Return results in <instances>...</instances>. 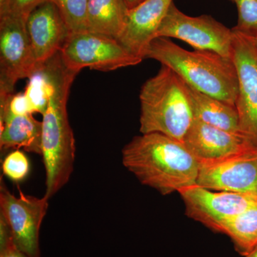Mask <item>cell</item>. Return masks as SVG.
<instances>
[{
    "label": "cell",
    "mask_w": 257,
    "mask_h": 257,
    "mask_svg": "<svg viewBox=\"0 0 257 257\" xmlns=\"http://www.w3.org/2000/svg\"><path fill=\"white\" fill-rule=\"evenodd\" d=\"M52 86L42 114V157L46 173L45 197L50 199L67 184L74 170L75 140L67 113L69 94L77 72L64 64L60 53L42 66Z\"/></svg>",
    "instance_id": "obj_1"
},
{
    "label": "cell",
    "mask_w": 257,
    "mask_h": 257,
    "mask_svg": "<svg viewBox=\"0 0 257 257\" xmlns=\"http://www.w3.org/2000/svg\"><path fill=\"white\" fill-rule=\"evenodd\" d=\"M122 164L143 185L166 196L197 184L199 164L182 142L160 133L135 137L121 152Z\"/></svg>",
    "instance_id": "obj_2"
},
{
    "label": "cell",
    "mask_w": 257,
    "mask_h": 257,
    "mask_svg": "<svg viewBox=\"0 0 257 257\" xmlns=\"http://www.w3.org/2000/svg\"><path fill=\"white\" fill-rule=\"evenodd\" d=\"M145 58L170 67L199 92L236 104L238 77L231 58L211 51L186 50L165 37H157L151 42Z\"/></svg>",
    "instance_id": "obj_3"
},
{
    "label": "cell",
    "mask_w": 257,
    "mask_h": 257,
    "mask_svg": "<svg viewBox=\"0 0 257 257\" xmlns=\"http://www.w3.org/2000/svg\"><path fill=\"white\" fill-rule=\"evenodd\" d=\"M140 131L160 133L183 143L194 116L188 84L167 66L147 80L140 94Z\"/></svg>",
    "instance_id": "obj_4"
},
{
    "label": "cell",
    "mask_w": 257,
    "mask_h": 257,
    "mask_svg": "<svg viewBox=\"0 0 257 257\" xmlns=\"http://www.w3.org/2000/svg\"><path fill=\"white\" fill-rule=\"evenodd\" d=\"M60 53L64 64L77 73L84 68L110 72L143 61L115 39L87 30L70 34Z\"/></svg>",
    "instance_id": "obj_5"
},
{
    "label": "cell",
    "mask_w": 257,
    "mask_h": 257,
    "mask_svg": "<svg viewBox=\"0 0 257 257\" xmlns=\"http://www.w3.org/2000/svg\"><path fill=\"white\" fill-rule=\"evenodd\" d=\"M25 19L0 17V96L14 94L20 79H30L37 63Z\"/></svg>",
    "instance_id": "obj_6"
},
{
    "label": "cell",
    "mask_w": 257,
    "mask_h": 257,
    "mask_svg": "<svg viewBox=\"0 0 257 257\" xmlns=\"http://www.w3.org/2000/svg\"><path fill=\"white\" fill-rule=\"evenodd\" d=\"M0 216L9 226L17 247L28 257H40V231L48 209L49 199L8 190L1 178Z\"/></svg>",
    "instance_id": "obj_7"
},
{
    "label": "cell",
    "mask_w": 257,
    "mask_h": 257,
    "mask_svg": "<svg viewBox=\"0 0 257 257\" xmlns=\"http://www.w3.org/2000/svg\"><path fill=\"white\" fill-rule=\"evenodd\" d=\"M157 37L175 38L197 50H208L231 58L233 31L209 15L190 17L171 5Z\"/></svg>",
    "instance_id": "obj_8"
},
{
    "label": "cell",
    "mask_w": 257,
    "mask_h": 257,
    "mask_svg": "<svg viewBox=\"0 0 257 257\" xmlns=\"http://www.w3.org/2000/svg\"><path fill=\"white\" fill-rule=\"evenodd\" d=\"M178 193L186 215L217 233L230 219L257 204V196L210 190L197 184Z\"/></svg>",
    "instance_id": "obj_9"
},
{
    "label": "cell",
    "mask_w": 257,
    "mask_h": 257,
    "mask_svg": "<svg viewBox=\"0 0 257 257\" xmlns=\"http://www.w3.org/2000/svg\"><path fill=\"white\" fill-rule=\"evenodd\" d=\"M232 31L231 60L238 77L235 106L240 132L257 148V51L249 37Z\"/></svg>",
    "instance_id": "obj_10"
},
{
    "label": "cell",
    "mask_w": 257,
    "mask_h": 257,
    "mask_svg": "<svg viewBox=\"0 0 257 257\" xmlns=\"http://www.w3.org/2000/svg\"><path fill=\"white\" fill-rule=\"evenodd\" d=\"M183 143L200 162H221L257 152L240 133H231L194 119Z\"/></svg>",
    "instance_id": "obj_11"
},
{
    "label": "cell",
    "mask_w": 257,
    "mask_h": 257,
    "mask_svg": "<svg viewBox=\"0 0 257 257\" xmlns=\"http://www.w3.org/2000/svg\"><path fill=\"white\" fill-rule=\"evenodd\" d=\"M199 164L198 185L213 191L257 196V152Z\"/></svg>",
    "instance_id": "obj_12"
},
{
    "label": "cell",
    "mask_w": 257,
    "mask_h": 257,
    "mask_svg": "<svg viewBox=\"0 0 257 257\" xmlns=\"http://www.w3.org/2000/svg\"><path fill=\"white\" fill-rule=\"evenodd\" d=\"M27 29L39 67L60 52L71 32L52 1L37 7L27 19Z\"/></svg>",
    "instance_id": "obj_13"
},
{
    "label": "cell",
    "mask_w": 257,
    "mask_h": 257,
    "mask_svg": "<svg viewBox=\"0 0 257 257\" xmlns=\"http://www.w3.org/2000/svg\"><path fill=\"white\" fill-rule=\"evenodd\" d=\"M173 3V0H145L128 10L124 28L116 40L143 60Z\"/></svg>",
    "instance_id": "obj_14"
},
{
    "label": "cell",
    "mask_w": 257,
    "mask_h": 257,
    "mask_svg": "<svg viewBox=\"0 0 257 257\" xmlns=\"http://www.w3.org/2000/svg\"><path fill=\"white\" fill-rule=\"evenodd\" d=\"M42 121L33 114L15 115L9 110L0 113V148L19 150L42 155Z\"/></svg>",
    "instance_id": "obj_15"
},
{
    "label": "cell",
    "mask_w": 257,
    "mask_h": 257,
    "mask_svg": "<svg viewBox=\"0 0 257 257\" xmlns=\"http://www.w3.org/2000/svg\"><path fill=\"white\" fill-rule=\"evenodd\" d=\"M188 89L194 119L226 131L241 134L236 106L189 85Z\"/></svg>",
    "instance_id": "obj_16"
},
{
    "label": "cell",
    "mask_w": 257,
    "mask_h": 257,
    "mask_svg": "<svg viewBox=\"0 0 257 257\" xmlns=\"http://www.w3.org/2000/svg\"><path fill=\"white\" fill-rule=\"evenodd\" d=\"M128 9L124 0H88L87 31L118 38Z\"/></svg>",
    "instance_id": "obj_17"
},
{
    "label": "cell",
    "mask_w": 257,
    "mask_h": 257,
    "mask_svg": "<svg viewBox=\"0 0 257 257\" xmlns=\"http://www.w3.org/2000/svg\"><path fill=\"white\" fill-rule=\"evenodd\" d=\"M221 233L229 236L241 256L251 252L257 246V204L227 221Z\"/></svg>",
    "instance_id": "obj_18"
},
{
    "label": "cell",
    "mask_w": 257,
    "mask_h": 257,
    "mask_svg": "<svg viewBox=\"0 0 257 257\" xmlns=\"http://www.w3.org/2000/svg\"><path fill=\"white\" fill-rule=\"evenodd\" d=\"M51 91V83L42 66L41 68L29 79L28 86L24 92L33 114L45 113Z\"/></svg>",
    "instance_id": "obj_19"
},
{
    "label": "cell",
    "mask_w": 257,
    "mask_h": 257,
    "mask_svg": "<svg viewBox=\"0 0 257 257\" xmlns=\"http://www.w3.org/2000/svg\"><path fill=\"white\" fill-rule=\"evenodd\" d=\"M63 17L71 34L86 31L88 0H52Z\"/></svg>",
    "instance_id": "obj_20"
},
{
    "label": "cell",
    "mask_w": 257,
    "mask_h": 257,
    "mask_svg": "<svg viewBox=\"0 0 257 257\" xmlns=\"http://www.w3.org/2000/svg\"><path fill=\"white\" fill-rule=\"evenodd\" d=\"M238 10V21L234 31L249 37L257 36V0H231Z\"/></svg>",
    "instance_id": "obj_21"
},
{
    "label": "cell",
    "mask_w": 257,
    "mask_h": 257,
    "mask_svg": "<svg viewBox=\"0 0 257 257\" xmlns=\"http://www.w3.org/2000/svg\"><path fill=\"white\" fill-rule=\"evenodd\" d=\"M2 169L5 176L15 183H19L25 180L30 173V161L23 152L14 150L5 157Z\"/></svg>",
    "instance_id": "obj_22"
},
{
    "label": "cell",
    "mask_w": 257,
    "mask_h": 257,
    "mask_svg": "<svg viewBox=\"0 0 257 257\" xmlns=\"http://www.w3.org/2000/svg\"><path fill=\"white\" fill-rule=\"evenodd\" d=\"M52 0H0V17L10 16L27 20L37 7Z\"/></svg>",
    "instance_id": "obj_23"
},
{
    "label": "cell",
    "mask_w": 257,
    "mask_h": 257,
    "mask_svg": "<svg viewBox=\"0 0 257 257\" xmlns=\"http://www.w3.org/2000/svg\"><path fill=\"white\" fill-rule=\"evenodd\" d=\"M0 257H28L15 244L9 226L2 216H0Z\"/></svg>",
    "instance_id": "obj_24"
},
{
    "label": "cell",
    "mask_w": 257,
    "mask_h": 257,
    "mask_svg": "<svg viewBox=\"0 0 257 257\" xmlns=\"http://www.w3.org/2000/svg\"><path fill=\"white\" fill-rule=\"evenodd\" d=\"M8 109L15 115L33 114L30 104L24 93L14 94L10 99L9 104L5 109H0V113Z\"/></svg>",
    "instance_id": "obj_25"
},
{
    "label": "cell",
    "mask_w": 257,
    "mask_h": 257,
    "mask_svg": "<svg viewBox=\"0 0 257 257\" xmlns=\"http://www.w3.org/2000/svg\"><path fill=\"white\" fill-rule=\"evenodd\" d=\"M124 1L125 4L127 6L128 9L131 10L138 6L140 3H143L145 0H124Z\"/></svg>",
    "instance_id": "obj_26"
},
{
    "label": "cell",
    "mask_w": 257,
    "mask_h": 257,
    "mask_svg": "<svg viewBox=\"0 0 257 257\" xmlns=\"http://www.w3.org/2000/svg\"><path fill=\"white\" fill-rule=\"evenodd\" d=\"M243 257H257V246L256 247L253 248L252 251H251L249 253H248L247 255L244 256Z\"/></svg>",
    "instance_id": "obj_27"
},
{
    "label": "cell",
    "mask_w": 257,
    "mask_h": 257,
    "mask_svg": "<svg viewBox=\"0 0 257 257\" xmlns=\"http://www.w3.org/2000/svg\"><path fill=\"white\" fill-rule=\"evenodd\" d=\"M249 37V36H248ZM252 40L253 45H254L255 47H256L257 51V36L256 37H249Z\"/></svg>",
    "instance_id": "obj_28"
}]
</instances>
